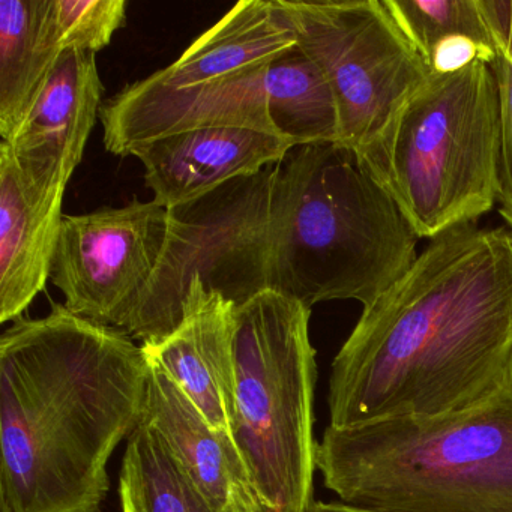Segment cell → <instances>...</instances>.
Here are the masks:
<instances>
[{
  "instance_id": "cell-1",
  "label": "cell",
  "mask_w": 512,
  "mask_h": 512,
  "mask_svg": "<svg viewBox=\"0 0 512 512\" xmlns=\"http://www.w3.org/2000/svg\"><path fill=\"white\" fill-rule=\"evenodd\" d=\"M331 427L434 418L512 389V232L461 224L362 310L331 365Z\"/></svg>"
},
{
  "instance_id": "cell-2",
  "label": "cell",
  "mask_w": 512,
  "mask_h": 512,
  "mask_svg": "<svg viewBox=\"0 0 512 512\" xmlns=\"http://www.w3.org/2000/svg\"><path fill=\"white\" fill-rule=\"evenodd\" d=\"M148 361L52 302L0 337V512H101L107 464L142 424Z\"/></svg>"
},
{
  "instance_id": "cell-3",
  "label": "cell",
  "mask_w": 512,
  "mask_h": 512,
  "mask_svg": "<svg viewBox=\"0 0 512 512\" xmlns=\"http://www.w3.org/2000/svg\"><path fill=\"white\" fill-rule=\"evenodd\" d=\"M419 239L350 149L298 146L274 167L269 289L305 307H370L412 268Z\"/></svg>"
},
{
  "instance_id": "cell-4",
  "label": "cell",
  "mask_w": 512,
  "mask_h": 512,
  "mask_svg": "<svg viewBox=\"0 0 512 512\" xmlns=\"http://www.w3.org/2000/svg\"><path fill=\"white\" fill-rule=\"evenodd\" d=\"M323 484L371 512H512V389L464 412L329 425Z\"/></svg>"
},
{
  "instance_id": "cell-5",
  "label": "cell",
  "mask_w": 512,
  "mask_h": 512,
  "mask_svg": "<svg viewBox=\"0 0 512 512\" xmlns=\"http://www.w3.org/2000/svg\"><path fill=\"white\" fill-rule=\"evenodd\" d=\"M355 154L419 238L475 223L500 194V97L490 65L431 74Z\"/></svg>"
},
{
  "instance_id": "cell-6",
  "label": "cell",
  "mask_w": 512,
  "mask_h": 512,
  "mask_svg": "<svg viewBox=\"0 0 512 512\" xmlns=\"http://www.w3.org/2000/svg\"><path fill=\"white\" fill-rule=\"evenodd\" d=\"M311 308L275 290L236 307L232 439L268 512L313 505L316 349Z\"/></svg>"
},
{
  "instance_id": "cell-7",
  "label": "cell",
  "mask_w": 512,
  "mask_h": 512,
  "mask_svg": "<svg viewBox=\"0 0 512 512\" xmlns=\"http://www.w3.org/2000/svg\"><path fill=\"white\" fill-rule=\"evenodd\" d=\"M274 169L236 178L167 209V233L154 275L125 322L134 340L158 343L185 316L194 280L236 307L271 287Z\"/></svg>"
},
{
  "instance_id": "cell-8",
  "label": "cell",
  "mask_w": 512,
  "mask_h": 512,
  "mask_svg": "<svg viewBox=\"0 0 512 512\" xmlns=\"http://www.w3.org/2000/svg\"><path fill=\"white\" fill-rule=\"evenodd\" d=\"M283 5L299 49L331 86L337 145L343 148L358 152L368 145L433 74L385 0H283Z\"/></svg>"
},
{
  "instance_id": "cell-9",
  "label": "cell",
  "mask_w": 512,
  "mask_h": 512,
  "mask_svg": "<svg viewBox=\"0 0 512 512\" xmlns=\"http://www.w3.org/2000/svg\"><path fill=\"white\" fill-rule=\"evenodd\" d=\"M166 233L167 209L154 200L65 215L50 271L65 308L124 328L154 275Z\"/></svg>"
},
{
  "instance_id": "cell-10",
  "label": "cell",
  "mask_w": 512,
  "mask_h": 512,
  "mask_svg": "<svg viewBox=\"0 0 512 512\" xmlns=\"http://www.w3.org/2000/svg\"><path fill=\"white\" fill-rule=\"evenodd\" d=\"M298 148L292 140L239 127H205L151 140L131 152L145 167L154 202H193L236 178L259 175Z\"/></svg>"
},
{
  "instance_id": "cell-11",
  "label": "cell",
  "mask_w": 512,
  "mask_h": 512,
  "mask_svg": "<svg viewBox=\"0 0 512 512\" xmlns=\"http://www.w3.org/2000/svg\"><path fill=\"white\" fill-rule=\"evenodd\" d=\"M97 55L65 50L20 133L8 143L38 190L67 188L103 107Z\"/></svg>"
},
{
  "instance_id": "cell-12",
  "label": "cell",
  "mask_w": 512,
  "mask_h": 512,
  "mask_svg": "<svg viewBox=\"0 0 512 512\" xmlns=\"http://www.w3.org/2000/svg\"><path fill=\"white\" fill-rule=\"evenodd\" d=\"M236 305L194 280L181 325L158 343L142 344L217 430L232 436L235 415Z\"/></svg>"
},
{
  "instance_id": "cell-13",
  "label": "cell",
  "mask_w": 512,
  "mask_h": 512,
  "mask_svg": "<svg viewBox=\"0 0 512 512\" xmlns=\"http://www.w3.org/2000/svg\"><path fill=\"white\" fill-rule=\"evenodd\" d=\"M146 361L143 424L157 431L188 478L218 512H268L232 436L212 427L172 377L160 365Z\"/></svg>"
},
{
  "instance_id": "cell-14",
  "label": "cell",
  "mask_w": 512,
  "mask_h": 512,
  "mask_svg": "<svg viewBox=\"0 0 512 512\" xmlns=\"http://www.w3.org/2000/svg\"><path fill=\"white\" fill-rule=\"evenodd\" d=\"M65 188L38 190L0 143V323L16 322L46 289L61 235Z\"/></svg>"
},
{
  "instance_id": "cell-15",
  "label": "cell",
  "mask_w": 512,
  "mask_h": 512,
  "mask_svg": "<svg viewBox=\"0 0 512 512\" xmlns=\"http://www.w3.org/2000/svg\"><path fill=\"white\" fill-rule=\"evenodd\" d=\"M298 44L283 0H242L184 55L134 83L142 91H184L251 73Z\"/></svg>"
},
{
  "instance_id": "cell-16",
  "label": "cell",
  "mask_w": 512,
  "mask_h": 512,
  "mask_svg": "<svg viewBox=\"0 0 512 512\" xmlns=\"http://www.w3.org/2000/svg\"><path fill=\"white\" fill-rule=\"evenodd\" d=\"M55 0H0V136L13 142L62 53Z\"/></svg>"
},
{
  "instance_id": "cell-17",
  "label": "cell",
  "mask_w": 512,
  "mask_h": 512,
  "mask_svg": "<svg viewBox=\"0 0 512 512\" xmlns=\"http://www.w3.org/2000/svg\"><path fill=\"white\" fill-rule=\"evenodd\" d=\"M119 499L122 512H218L157 431L143 422L128 437L119 473Z\"/></svg>"
},
{
  "instance_id": "cell-18",
  "label": "cell",
  "mask_w": 512,
  "mask_h": 512,
  "mask_svg": "<svg viewBox=\"0 0 512 512\" xmlns=\"http://www.w3.org/2000/svg\"><path fill=\"white\" fill-rule=\"evenodd\" d=\"M410 43L427 64L431 50L449 38L466 37L496 52L482 0H385Z\"/></svg>"
},
{
  "instance_id": "cell-19",
  "label": "cell",
  "mask_w": 512,
  "mask_h": 512,
  "mask_svg": "<svg viewBox=\"0 0 512 512\" xmlns=\"http://www.w3.org/2000/svg\"><path fill=\"white\" fill-rule=\"evenodd\" d=\"M496 38V59L490 65L500 97V194L497 205L512 232V0H482Z\"/></svg>"
},
{
  "instance_id": "cell-20",
  "label": "cell",
  "mask_w": 512,
  "mask_h": 512,
  "mask_svg": "<svg viewBox=\"0 0 512 512\" xmlns=\"http://www.w3.org/2000/svg\"><path fill=\"white\" fill-rule=\"evenodd\" d=\"M127 0H55L64 50L97 55L127 23Z\"/></svg>"
},
{
  "instance_id": "cell-21",
  "label": "cell",
  "mask_w": 512,
  "mask_h": 512,
  "mask_svg": "<svg viewBox=\"0 0 512 512\" xmlns=\"http://www.w3.org/2000/svg\"><path fill=\"white\" fill-rule=\"evenodd\" d=\"M308 512H371L355 508L343 502H314Z\"/></svg>"
}]
</instances>
